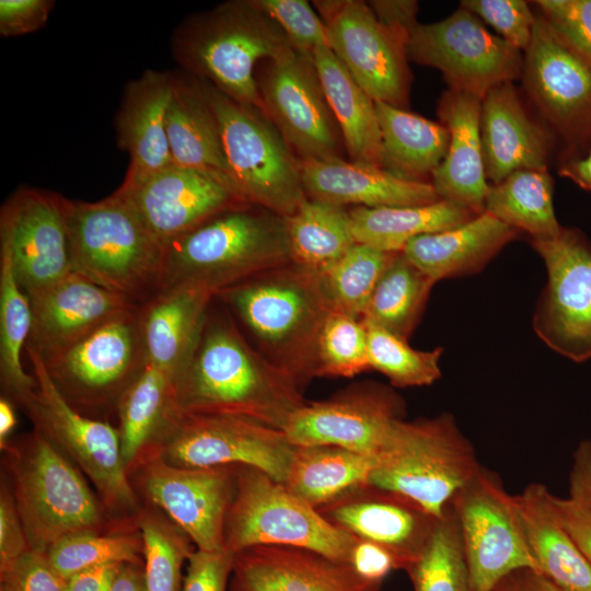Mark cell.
Listing matches in <instances>:
<instances>
[{
    "instance_id": "cell-1",
    "label": "cell",
    "mask_w": 591,
    "mask_h": 591,
    "mask_svg": "<svg viewBox=\"0 0 591 591\" xmlns=\"http://www.w3.org/2000/svg\"><path fill=\"white\" fill-rule=\"evenodd\" d=\"M297 379L253 349L236 326L208 318L174 380L173 410L231 415L282 430L305 401Z\"/></svg>"
},
{
    "instance_id": "cell-2",
    "label": "cell",
    "mask_w": 591,
    "mask_h": 591,
    "mask_svg": "<svg viewBox=\"0 0 591 591\" xmlns=\"http://www.w3.org/2000/svg\"><path fill=\"white\" fill-rule=\"evenodd\" d=\"M1 452L30 549L46 553L67 536L112 530L134 517L109 518L83 473L35 428Z\"/></svg>"
},
{
    "instance_id": "cell-3",
    "label": "cell",
    "mask_w": 591,
    "mask_h": 591,
    "mask_svg": "<svg viewBox=\"0 0 591 591\" xmlns=\"http://www.w3.org/2000/svg\"><path fill=\"white\" fill-rule=\"evenodd\" d=\"M292 263L286 217L247 204L224 210L164 246L161 288L215 296Z\"/></svg>"
},
{
    "instance_id": "cell-4",
    "label": "cell",
    "mask_w": 591,
    "mask_h": 591,
    "mask_svg": "<svg viewBox=\"0 0 591 591\" xmlns=\"http://www.w3.org/2000/svg\"><path fill=\"white\" fill-rule=\"evenodd\" d=\"M290 48L280 26L255 0H230L193 14L171 38L172 56L185 73L259 108L258 65Z\"/></svg>"
},
{
    "instance_id": "cell-5",
    "label": "cell",
    "mask_w": 591,
    "mask_h": 591,
    "mask_svg": "<svg viewBox=\"0 0 591 591\" xmlns=\"http://www.w3.org/2000/svg\"><path fill=\"white\" fill-rule=\"evenodd\" d=\"M256 337L266 358L302 385L316 375V346L329 309L316 273L290 263L219 293Z\"/></svg>"
},
{
    "instance_id": "cell-6",
    "label": "cell",
    "mask_w": 591,
    "mask_h": 591,
    "mask_svg": "<svg viewBox=\"0 0 591 591\" xmlns=\"http://www.w3.org/2000/svg\"><path fill=\"white\" fill-rule=\"evenodd\" d=\"M480 468L473 445L453 415L443 413L412 421L403 418L376 456L368 484L439 519Z\"/></svg>"
},
{
    "instance_id": "cell-7",
    "label": "cell",
    "mask_w": 591,
    "mask_h": 591,
    "mask_svg": "<svg viewBox=\"0 0 591 591\" xmlns=\"http://www.w3.org/2000/svg\"><path fill=\"white\" fill-rule=\"evenodd\" d=\"M69 232L76 273L135 303L160 291L164 247L125 197L70 199Z\"/></svg>"
},
{
    "instance_id": "cell-8",
    "label": "cell",
    "mask_w": 591,
    "mask_h": 591,
    "mask_svg": "<svg viewBox=\"0 0 591 591\" xmlns=\"http://www.w3.org/2000/svg\"><path fill=\"white\" fill-rule=\"evenodd\" d=\"M25 351L36 386L15 403L34 428L66 454L93 484L109 513L117 518L135 515L140 506L139 497L121 455L118 428L84 416L58 390L39 352L28 344Z\"/></svg>"
},
{
    "instance_id": "cell-9",
    "label": "cell",
    "mask_w": 591,
    "mask_h": 591,
    "mask_svg": "<svg viewBox=\"0 0 591 591\" xmlns=\"http://www.w3.org/2000/svg\"><path fill=\"white\" fill-rule=\"evenodd\" d=\"M357 537L260 470L239 465L233 500L223 529V547L239 553L254 546L310 549L347 563Z\"/></svg>"
},
{
    "instance_id": "cell-10",
    "label": "cell",
    "mask_w": 591,
    "mask_h": 591,
    "mask_svg": "<svg viewBox=\"0 0 591 591\" xmlns=\"http://www.w3.org/2000/svg\"><path fill=\"white\" fill-rule=\"evenodd\" d=\"M219 123L224 152L243 198L282 217L308 199L301 161L276 126L253 105L197 79Z\"/></svg>"
},
{
    "instance_id": "cell-11",
    "label": "cell",
    "mask_w": 591,
    "mask_h": 591,
    "mask_svg": "<svg viewBox=\"0 0 591 591\" xmlns=\"http://www.w3.org/2000/svg\"><path fill=\"white\" fill-rule=\"evenodd\" d=\"M296 445L282 430L259 421L171 409L160 436L142 459L158 456L183 467L246 465L283 484Z\"/></svg>"
},
{
    "instance_id": "cell-12",
    "label": "cell",
    "mask_w": 591,
    "mask_h": 591,
    "mask_svg": "<svg viewBox=\"0 0 591 591\" xmlns=\"http://www.w3.org/2000/svg\"><path fill=\"white\" fill-rule=\"evenodd\" d=\"M256 83L262 111L301 162L344 159L343 137L313 54L290 48L262 61Z\"/></svg>"
},
{
    "instance_id": "cell-13",
    "label": "cell",
    "mask_w": 591,
    "mask_h": 591,
    "mask_svg": "<svg viewBox=\"0 0 591 591\" xmlns=\"http://www.w3.org/2000/svg\"><path fill=\"white\" fill-rule=\"evenodd\" d=\"M138 309L42 357L51 380L77 409L117 407L124 393L146 368Z\"/></svg>"
},
{
    "instance_id": "cell-14",
    "label": "cell",
    "mask_w": 591,
    "mask_h": 591,
    "mask_svg": "<svg viewBox=\"0 0 591 591\" xmlns=\"http://www.w3.org/2000/svg\"><path fill=\"white\" fill-rule=\"evenodd\" d=\"M407 59L440 70L450 89L483 97L522 73L519 49L491 34L460 8L447 19L418 23L406 43Z\"/></svg>"
},
{
    "instance_id": "cell-15",
    "label": "cell",
    "mask_w": 591,
    "mask_h": 591,
    "mask_svg": "<svg viewBox=\"0 0 591 591\" xmlns=\"http://www.w3.org/2000/svg\"><path fill=\"white\" fill-rule=\"evenodd\" d=\"M461 532L473 591H491L509 573L537 570L528 547L514 496L482 466L451 506Z\"/></svg>"
},
{
    "instance_id": "cell-16",
    "label": "cell",
    "mask_w": 591,
    "mask_h": 591,
    "mask_svg": "<svg viewBox=\"0 0 591 591\" xmlns=\"http://www.w3.org/2000/svg\"><path fill=\"white\" fill-rule=\"evenodd\" d=\"M544 260L547 283L533 315V328L552 350L575 361L591 358V244L575 229L532 240Z\"/></svg>"
},
{
    "instance_id": "cell-17",
    "label": "cell",
    "mask_w": 591,
    "mask_h": 591,
    "mask_svg": "<svg viewBox=\"0 0 591 591\" xmlns=\"http://www.w3.org/2000/svg\"><path fill=\"white\" fill-rule=\"evenodd\" d=\"M237 466L183 467L147 456L129 477L138 497L165 513L197 549L216 551L224 548V521L235 493Z\"/></svg>"
},
{
    "instance_id": "cell-18",
    "label": "cell",
    "mask_w": 591,
    "mask_h": 591,
    "mask_svg": "<svg viewBox=\"0 0 591 591\" xmlns=\"http://www.w3.org/2000/svg\"><path fill=\"white\" fill-rule=\"evenodd\" d=\"M69 202L55 192L21 187L1 207L0 251L28 298L74 271Z\"/></svg>"
},
{
    "instance_id": "cell-19",
    "label": "cell",
    "mask_w": 591,
    "mask_h": 591,
    "mask_svg": "<svg viewBox=\"0 0 591 591\" xmlns=\"http://www.w3.org/2000/svg\"><path fill=\"white\" fill-rule=\"evenodd\" d=\"M524 88L573 148L591 144V56L536 15L522 67Z\"/></svg>"
},
{
    "instance_id": "cell-20",
    "label": "cell",
    "mask_w": 591,
    "mask_h": 591,
    "mask_svg": "<svg viewBox=\"0 0 591 591\" xmlns=\"http://www.w3.org/2000/svg\"><path fill=\"white\" fill-rule=\"evenodd\" d=\"M328 31L329 48L374 101L403 108L410 73L406 42L359 0L314 1Z\"/></svg>"
},
{
    "instance_id": "cell-21",
    "label": "cell",
    "mask_w": 591,
    "mask_h": 591,
    "mask_svg": "<svg viewBox=\"0 0 591 591\" xmlns=\"http://www.w3.org/2000/svg\"><path fill=\"white\" fill-rule=\"evenodd\" d=\"M404 414V402L395 392L363 383L326 401L305 402L282 431L294 445H335L378 456Z\"/></svg>"
},
{
    "instance_id": "cell-22",
    "label": "cell",
    "mask_w": 591,
    "mask_h": 591,
    "mask_svg": "<svg viewBox=\"0 0 591 591\" xmlns=\"http://www.w3.org/2000/svg\"><path fill=\"white\" fill-rule=\"evenodd\" d=\"M135 209L164 247L213 216L250 202L208 174L172 164L128 193Z\"/></svg>"
},
{
    "instance_id": "cell-23",
    "label": "cell",
    "mask_w": 591,
    "mask_h": 591,
    "mask_svg": "<svg viewBox=\"0 0 591 591\" xmlns=\"http://www.w3.org/2000/svg\"><path fill=\"white\" fill-rule=\"evenodd\" d=\"M334 525L390 551L404 570L425 548L438 518L369 484L317 509Z\"/></svg>"
},
{
    "instance_id": "cell-24",
    "label": "cell",
    "mask_w": 591,
    "mask_h": 591,
    "mask_svg": "<svg viewBox=\"0 0 591 591\" xmlns=\"http://www.w3.org/2000/svg\"><path fill=\"white\" fill-rule=\"evenodd\" d=\"M173 91V73L146 70L126 84L116 116V137L129 153L125 178L116 189L128 193L173 163L166 112Z\"/></svg>"
},
{
    "instance_id": "cell-25",
    "label": "cell",
    "mask_w": 591,
    "mask_h": 591,
    "mask_svg": "<svg viewBox=\"0 0 591 591\" xmlns=\"http://www.w3.org/2000/svg\"><path fill=\"white\" fill-rule=\"evenodd\" d=\"M33 326L28 345L47 357L79 340L111 320L139 308L73 271L28 298Z\"/></svg>"
},
{
    "instance_id": "cell-26",
    "label": "cell",
    "mask_w": 591,
    "mask_h": 591,
    "mask_svg": "<svg viewBox=\"0 0 591 591\" xmlns=\"http://www.w3.org/2000/svg\"><path fill=\"white\" fill-rule=\"evenodd\" d=\"M347 563L289 546H254L235 554L229 591H379Z\"/></svg>"
},
{
    "instance_id": "cell-27",
    "label": "cell",
    "mask_w": 591,
    "mask_h": 591,
    "mask_svg": "<svg viewBox=\"0 0 591 591\" xmlns=\"http://www.w3.org/2000/svg\"><path fill=\"white\" fill-rule=\"evenodd\" d=\"M308 198L344 207L422 206L440 199L431 183L345 159L301 162Z\"/></svg>"
},
{
    "instance_id": "cell-28",
    "label": "cell",
    "mask_w": 591,
    "mask_h": 591,
    "mask_svg": "<svg viewBox=\"0 0 591 591\" xmlns=\"http://www.w3.org/2000/svg\"><path fill=\"white\" fill-rule=\"evenodd\" d=\"M438 114L449 129L450 141L431 184L441 200L479 215L490 189L480 138L482 99L450 89L439 102Z\"/></svg>"
},
{
    "instance_id": "cell-29",
    "label": "cell",
    "mask_w": 591,
    "mask_h": 591,
    "mask_svg": "<svg viewBox=\"0 0 591 591\" xmlns=\"http://www.w3.org/2000/svg\"><path fill=\"white\" fill-rule=\"evenodd\" d=\"M215 297L207 289L178 286L143 301L138 324L146 361L174 380L189 359Z\"/></svg>"
},
{
    "instance_id": "cell-30",
    "label": "cell",
    "mask_w": 591,
    "mask_h": 591,
    "mask_svg": "<svg viewBox=\"0 0 591 591\" xmlns=\"http://www.w3.org/2000/svg\"><path fill=\"white\" fill-rule=\"evenodd\" d=\"M480 138L493 185L515 171L546 169L548 137L524 109L512 82L495 86L483 97Z\"/></svg>"
},
{
    "instance_id": "cell-31",
    "label": "cell",
    "mask_w": 591,
    "mask_h": 591,
    "mask_svg": "<svg viewBox=\"0 0 591 591\" xmlns=\"http://www.w3.org/2000/svg\"><path fill=\"white\" fill-rule=\"evenodd\" d=\"M166 132L174 164L208 174L244 199L227 161L217 116L199 81L185 72L173 73Z\"/></svg>"
},
{
    "instance_id": "cell-32",
    "label": "cell",
    "mask_w": 591,
    "mask_h": 591,
    "mask_svg": "<svg viewBox=\"0 0 591 591\" xmlns=\"http://www.w3.org/2000/svg\"><path fill=\"white\" fill-rule=\"evenodd\" d=\"M519 232L484 211L455 228L417 236L402 252L437 282L479 273Z\"/></svg>"
},
{
    "instance_id": "cell-33",
    "label": "cell",
    "mask_w": 591,
    "mask_h": 591,
    "mask_svg": "<svg viewBox=\"0 0 591 591\" xmlns=\"http://www.w3.org/2000/svg\"><path fill=\"white\" fill-rule=\"evenodd\" d=\"M552 493L540 483L514 496L537 571L568 591H591V566L556 517Z\"/></svg>"
},
{
    "instance_id": "cell-34",
    "label": "cell",
    "mask_w": 591,
    "mask_h": 591,
    "mask_svg": "<svg viewBox=\"0 0 591 591\" xmlns=\"http://www.w3.org/2000/svg\"><path fill=\"white\" fill-rule=\"evenodd\" d=\"M312 54L350 161L383 167L375 102L355 81L329 47L317 48Z\"/></svg>"
},
{
    "instance_id": "cell-35",
    "label": "cell",
    "mask_w": 591,
    "mask_h": 591,
    "mask_svg": "<svg viewBox=\"0 0 591 591\" xmlns=\"http://www.w3.org/2000/svg\"><path fill=\"white\" fill-rule=\"evenodd\" d=\"M376 456L335 445H296L285 486L313 508L369 483Z\"/></svg>"
},
{
    "instance_id": "cell-36",
    "label": "cell",
    "mask_w": 591,
    "mask_h": 591,
    "mask_svg": "<svg viewBox=\"0 0 591 591\" xmlns=\"http://www.w3.org/2000/svg\"><path fill=\"white\" fill-rule=\"evenodd\" d=\"M383 167L406 178L424 181L443 161L450 141L442 123L383 102H375Z\"/></svg>"
},
{
    "instance_id": "cell-37",
    "label": "cell",
    "mask_w": 591,
    "mask_h": 591,
    "mask_svg": "<svg viewBox=\"0 0 591 591\" xmlns=\"http://www.w3.org/2000/svg\"><path fill=\"white\" fill-rule=\"evenodd\" d=\"M349 216L357 243L396 253L417 236L455 228L477 215L453 202L439 200L422 206L354 207Z\"/></svg>"
},
{
    "instance_id": "cell-38",
    "label": "cell",
    "mask_w": 591,
    "mask_h": 591,
    "mask_svg": "<svg viewBox=\"0 0 591 591\" xmlns=\"http://www.w3.org/2000/svg\"><path fill=\"white\" fill-rule=\"evenodd\" d=\"M174 379L146 368L121 396L118 405L121 455L128 474L150 450L164 428L173 406Z\"/></svg>"
},
{
    "instance_id": "cell-39",
    "label": "cell",
    "mask_w": 591,
    "mask_h": 591,
    "mask_svg": "<svg viewBox=\"0 0 591 591\" xmlns=\"http://www.w3.org/2000/svg\"><path fill=\"white\" fill-rule=\"evenodd\" d=\"M485 211L501 222L529 233L532 240L560 234L553 205V179L547 169L520 170L490 185Z\"/></svg>"
},
{
    "instance_id": "cell-40",
    "label": "cell",
    "mask_w": 591,
    "mask_h": 591,
    "mask_svg": "<svg viewBox=\"0 0 591 591\" xmlns=\"http://www.w3.org/2000/svg\"><path fill=\"white\" fill-rule=\"evenodd\" d=\"M286 221L292 263L312 271L357 243L349 211L337 205L308 198Z\"/></svg>"
},
{
    "instance_id": "cell-41",
    "label": "cell",
    "mask_w": 591,
    "mask_h": 591,
    "mask_svg": "<svg viewBox=\"0 0 591 591\" xmlns=\"http://www.w3.org/2000/svg\"><path fill=\"white\" fill-rule=\"evenodd\" d=\"M433 285L403 252L395 253L374 287L362 321L407 340L420 321Z\"/></svg>"
},
{
    "instance_id": "cell-42",
    "label": "cell",
    "mask_w": 591,
    "mask_h": 591,
    "mask_svg": "<svg viewBox=\"0 0 591 591\" xmlns=\"http://www.w3.org/2000/svg\"><path fill=\"white\" fill-rule=\"evenodd\" d=\"M33 313L28 297L14 276L10 257L0 251V373L12 402L36 386L34 375L22 366V351L30 339Z\"/></svg>"
},
{
    "instance_id": "cell-43",
    "label": "cell",
    "mask_w": 591,
    "mask_h": 591,
    "mask_svg": "<svg viewBox=\"0 0 591 591\" xmlns=\"http://www.w3.org/2000/svg\"><path fill=\"white\" fill-rule=\"evenodd\" d=\"M135 520L143 542L144 591H182L183 565L196 549L193 541L151 505H140Z\"/></svg>"
},
{
    "instance_id": "cell-44",
    "label": "cell",
    "mask_w": 591,
    "mask_h": 591,
    "mask_svg": "<svg viewBox=\"0 0 591 591\" xmlns=\"http://www.w3.org/2000/svg\"><path fill=\"white\" fill-rule=\"evenodd\" d=\"M394 254L356 243L337 260L315 271L329 311L362 320L374 287Z\"/></svg>"
},
{
    "instance_id": "cell-45",
    "label": "cell",
    "mask_w": 591,
    "mask_h": 591,
    "mask_svg": "<svg viewBox=\"0 0 591 591\" xmlns=\"http://www.w3.org/2000/svg\"><path fill=\"white\" fill-rule=\"evenodd\" d=\"M49 563L63 578L109 564L143 565V542L135 515L112 530L67 536L47 552Z\"/></svg>"
},
{
    "instance_id": "cell-46",
    "label": "cell",
    "mask_w": 591,
    "mask_h": 591,
    "mask_svg": "<svg viewBox=\"0 0 591 591\" xmlns=\"http://www.w3.org/2000/svg\"><path fill=\"white\" fill-rule=\"evenodd\" d=\"M405 571L414 591H473L452 508L438 519L421 554Z\"/></svg>"
},
{
    "instance_id": "cell-47",
    "label": "cell",
    "mask_w": 591,
    "mask_h": 591,
    "mask_svg": "<svg viewBox=\"0 0 591 591\" xmlns=\"http://www.w3.org/2000/svg\"><path fill=\"white\" fill-rule=\"evenodd\" d=\"M368 335L370 369L384 374L398 387L430 385L441 376L439 361L442 347L429 351L412 348L407 340L364 322Z\"/></svg>"
},
{
    "instance_id": "cell-48",
    "label": "cell",
    "mask_w": 591,
    "mask_h": 591,
    "mask_svg": "<svg viewBox=\"0 0 591 591\" xmlns=\"http://www.w3.org/2000/svg\"><path fill=\"white\" fill-rule=\"evenodd\" d=\"M368 369V335L363 321L328 311L317 338L316 375L351 378Z\"/></svg>"
},
{
    "instance_id": "cell-49",
    "label": "cell",
    "mask_w": 591,
    "mask_h": 591,
    "mask_svg": "<svg viewBox=\"0 0 591 591\" xmlns=\"http://www.w3.org/2000/svg\"><path fill=\"white\" fill-rule=\"evenodd\" d=\"M282 30L291 46L302 53L329 47L327 27L305 0H255Z\"/></svg>"
},
{
    "instance_id": "cell-50",
    "label": "cell",
    "mask_w": 591,
    "mask_h": 591,
    "mask_svg": "<svg viewBox=\"0 0 591 591\" xmlns=\"http://www.w3.org/2000/svg\"><path fill=\"white\" fill-rule=\"evenodd\" d=\"M461 8L482 19L519 50H526L536 16L523 0H463Z\"/></svg>"
},
{
    "instance_id": "cell-51",
    "label": "cell",
    "mask_w": 591,
    "mask_h": 591,
    "mask_svg": "<svg viewBox=\"0 0 591 591\" xmlns=\"http://www.w3.org/2000/svg\"><path fill=\"white\" fill-rule=\"evenodd\" d=\"M0 591H66V579L46 553L31 549L0 568Z\"/></svg>"
},
{
    "instance_id": "cell-52",
    "label": "cell",
    "mask_w": 591,
    "mask_h": 591,
    "mask_svg": "<svg viewBox=\"0 0 591 591\" xmlns=\"http://www.w3.org/2000/svg\"><path fill=\"white\" fill-rule=\"evenodd\" d=\"M235 553L195 549L188 558L182 591H229Z\"/></svg>"
},
{
    "instance_id": "cell-53",
    "label": "cell",
    "mask_w": 591,
    "mask_h": 591,
    "mask_svg": "<svg viewBox=\"0 0 591 591\" xmlns=\"http://www.w3.org/2000/svg\"><path fill=\"white\" fill-rule=\"evenodd\" d=\"M547 22L591 56V0L535 1Z\"/></svg>"
},
{
    "instance_id": "cell-54",
    "label": "cell",
    "mask_w": 591,
    "mask_h": 591,
    "mask_svg": "<svg viewBox=\"0 0 591 591\" xmlns=\"http://www.w3.org/2000/svg\"><path fill=\"white\" fill-rule=\"evenodd\" d=\"M54 5L53 0H1V36L14 37L38 31L46 25Z\"/></svg>"
},
{
    "instance_id": "cell-55",
    "label": "cell",
    "mask_w": 591,
    "mask_h": 591,
    "mask_svg": "<svg viewBox=\"0 0 591 591\" xmlns=\"http://www.w3.org/2000/svg\"><path fill=\"white\" fill-rule=\"evenodd\" d=\"M30 549L25 529L18 511L12 491L2 477L0 487V568Z\"/></svg>"
},
{
    "instance_id": "cell-56",
    "label": "cell",
    "mask_w": 591,
    "mask_h": 591,
    "mask_svg": "<svg viewBox=\"0 0 591 591\" xmlns=\"http://www.w3.org/2000/svg\"><path fill=\"white\" fill-rule=\"evenodd\" d=\"M348 564L364 580L382 584L393 570L399 569L395 556L385 547L362 538L354 543Z\"/></svg>"
},
{
    "instance_id": "cell-57",
    "label": "cell",
    "mask_w": 591,
    "mask_h": 591,
    "mask_svg": "<svg viewBox=\"0 0 591 591\" xmlns=\"http://www.w3.org/2000/svg\"><path fill=\"white\" fill-rule=\"evenodd\" d=\"M551 499L557 519L591 566V508L570 496L560 498L552 494Z\"/></svg>"
},
{
    "instance_id": "cell-58",
    "label": "cell",
    "mask_w": 591,
    "mask_h": 591,
    "mask_svg": "<svg viewBox=\"0 0 591 591\" xmlns=\"http://www.w3.org/2000/svg\"><path fill=\"white\" fill-rule=\"evenodd\" d=\"M370 8L376 19L407 43L412 31L418 24V2L415 0H374Z\"/></svg>"
},
{
    "instance_id": "cell-59",
    "label": "cell",
    "mask_w": 591,
    "mask_h": 591,
    "mask_svg": "<svg viewBox=\"0 0 591 591\" xmlns=\"http://www.w3.org/2000/svg\"><path fill=\"white\" fill-rule=\"evenodd\" d=\"M569 496L591 508V441L582 440L575 453L569 474Z\"/></svg>"
},
{
    "instance_id": "cell-60",
    "label": "cell",
    "mask_w": 591,
    "mask_h": 591,
    "mask_svg": "<svg viewBox=\"0 0 591 591\" xmlns=\"http://www.w3.org/2000/svg\"><path fill=\"white\" fill-rule=\"evenodd\" d=\"M123 565H102L79 571L66 579V591H111Z\"/></svg>"
},
{
    "instance_id": "cell-61",
    "label": "cell",
    "mask_w": 591,
    "mask_h": 591,
    "mask_svg": "<svg viewBox=\"0 0 591 591\" xmlns=\"http://www.w3.org/2000/svg\"><path fill=\"white\" fill-rule=\"evenodd\" d=\"M491 591H568L532 568L518 569L501 579Z\"/></svg>"
},
{
    "instance_id": "cell-62",
    "label": "cell",
    "mask_w": 591,
    "mask_h": 591,
    "mask_svg": "<svg viewBox=\"0 0 591 591\" xmlns=\"http://www.w3.org/2000/svg\"><path fill=\"white\" fill-rule=\"evenodd\" d=\"M559 174L579 187L591 192V150L583 158L569 160L559 169Z\"/></svg>"
},
{
    "instance_id": "cell-63",
    "label": "cell",
    "mask_w": 591,
    "mask_h": 591,
    "mask_svg": "<svg viewBox=\"0 0 591 591\" xmlns=\"http://www.w3.org/2000/svg\"><path fill=\"white\" fill-rule=\"evenodd\" d=\"M111 591H144L143 565L124 564Z\"/></svg>"
},
{
    "instance_id": "cell-64",
    "label": "cell",
    "mask_w": 591,
    "mask_h": 591,
    "mask_svg": "<svg viewBox=\"0 0 591 591\" xmlns=\"http://www.w3.org/2000/svg\"><path fill=\"white\" fill-rule=\"evenodd\" d=\"M16 426V415L12 401L2 396L0 398V449L10 440V434Z\"/></svg>"
}]
</instances>
